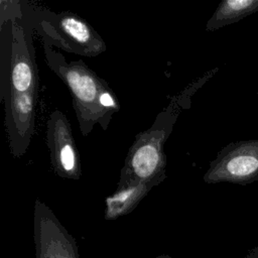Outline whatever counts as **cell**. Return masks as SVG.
Masks as SVG:
<instances>
[{"mask_svg":"<svg viewBox=\"0 0 258 258\" xmlns=\"http://www.w3.org/2000/svg\"><path fill=\"white\" fill-rule=\"evenodd\" d=\"M0 97L9 92L37 91L38 77L33 46L30 5L0 2Z\"/></svg>","mask_w":258,"mask_h":258,"instance_id":"6da1fadb","label":"cell"},{"mask_svg":"<svg viewBox=\"0 0 258 258\" xmlns=\"http://www.w3.org/2000/svg\"><path fill=\"white\" fill-rule=\"evenodd\" d=\"M47 67L69 89L73 107L84 137L96 124L106 131L120 111L119 100L106 80L99 77L82 59L67 61L64 56L47 41H42Z\"/></svg>","mask_w":258,"mask_h":258,"instance_id":"7a4b0ae2","label":"cell"},{"mask_svg":"<svg viewBox=\"0 0 258 258\" xmlns=\"http://www.w3.org/2000/svg\"><path fill=\"white\" fill-rule=\"evenodd\" d=\"M179 115L177 98L171 100L156 116L150 128L135 136L121 168L117 185L130 182H153L157 185L166 177L164 144Z\"/></svg>","mask_w":258,"mask_h":258,"instance_id":"3957f363","label":"cell"},{"mask_svg":"<svg viewBox=\"0 0 258 258\" xmlns=\"http://www.w3.org/2000/svg\"><path fill=\"white\" fill-rule=\"evenodd\" d=\"M34 30L54 47L81 56L94 57L107 49L101 35L83 17L64 11L54 13L50 10L30 6Z\"/></svg>","mask_w":258,"mask_h":258,"instance_id":"277c9868","label":"cell"},{"mask_svg":"<svg viewBox=\"0 0 258 258\" xmlns=\"http://www.w3.org/2000/svg\"><path fill=\"white\" fill-rule=\"evenodd\" d=\"M258 179V140L233 142L211 161L204 181L247 184Z\"/></svg>","mask_w":258,"mask_h":258,"instance_id":"5b68a950","label":"cell"},{"mask_svg":"<svg viewBox=\"0 0 258 258\" xmlns=\"http://www.w3.org/2000/svg\"><path fill=\"white\" fill-rule=\"evenodd\" d=\"M33 240L36 258H80L75 238L39 199L33 210Z\"/></svg>","mask_w":258,"mask_h":258,"instance_id":"8992f818","label":"cell"},{"mask_svg":"<svg viewBox=\"0 0 258 258\" xmlns=\"http://www.w3.org/2000/svg\"><path fill=\"white\" fill-rule=\"evenodd\" d=\"M46 141L54 173L61 178L80 179L82 177L80 153L70 121L59 110L52 111L47 119Z\"/></svg>","mask_w":258,"mask_h":258,"instance_id":"52a82bcc","label":"cell"},{"mask_svg":"<svg viewBox=\"0 0 258 258\" xmlns=\"http://www.w3.org/2000/svg\"><path fill=\"white\" fill-rule=\"evenodd\" d=\"M36 92H9L2 100L9 147L14 157L24 155L30 145L35 128Z\"/></svg>","mask_w":258,"mask_h":258,"instance_id":"ba28073f","label":"cell"},{"mask_svg":"<svg viewBox=\"0 0 258 258\" xmlns=\"http://www.w3.org/2000/svg\"><path fill=\"white\" fill-rule=\"evenodd\" d=\"M155 185L157 184L153 182H130L117 185L116 190L105 199V220L114 221L130 214Z\"/></svg>","mask_w":258,"mask_h":258,"instance_id":"9c48e42d","label":"cell"},{"mask_svg":"<svg viewBox=\"0 0 258 258\" xmlns=\"http://www.w3.org/2000/svg\"><path fill=\"white\" fill-rule=\"evenodd\" d=\"M258 11V0H224L207 21L206 30L215 31Z\"/></svg>","mask_w":258,"mask_h":258,"instance_id":"30bf717a","label":"cell"},{"mask_svg":"<svg viewBox=\"0 0 258 258\" xmlns=\"http://www.w3.org/2000/svg\"><path fill=\"white\" fill-rule=\"evenodd\" d=\"M244 258H258V246L249 250L247 254L244 256Z\"/></svg>","mask_w":258,"mask_h":258,"instance_id":"8fae6325","label":"cell"},{"mask_svg":"<svg viewBox=\"0 0 258 258\" xmlns=\"http://www.w3.org/2000/svg\"><path fill=\"white\" fill-rule=\"evenodd\" d=\"M158 258H170V257H168V256H161V257H158Z\"/></svg>","mask_w":258,"mask_h":258,"instance_id":"7c38bea8","label":"cell"}]
</instances>
